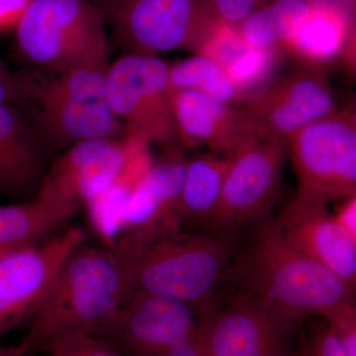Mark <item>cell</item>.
<instances>
[{
  "instance_id": "10",
  "label": "cell",
  "mask_w": 356,
  "mask_h": 356,
  "mask_svg": "<svg viewBox=\"0 0 356 356\" xmlns=\"http://www.w3.org/2000/svg\"><path fill=\"white\" fill-rule=\"evenodd\" d=\"M296 324L238 290L200 320L198 339L205 356H298L291 350Z\"/></svg>"
},
{
  "instance_id": "12",
  "label": "cell",
  "mask_w": 356,
  "mask_h": 356,
  "mask_svg": "<svg viewBox=\"0 0 356 356\" xmlns=\"http://www.w3.org/2000/svg\"><path fill=\"white\" fill-rule=\"evenodd\" d=\"M261 139L287 140L336 112V97L324 67L302 64L241 105Z\"/></svg>"
},
{
  "instance_id": "39",
  "label": "cell",
  "mask_w": 356,
  "mask_h": 356,
  "mask_svg": "<svg viewBox=\"0 0 356 356\" xmlns=\"http://www.w3.org/2000/svg\"><path fill=\"white\" fill-rule=\"evenodd\" d=\"M2 67H4V64L1 62V60H0V69H1Z\"/></svg>"
},
{
  "instance_id": "4",
  "label": "cell",
  "mask_w": 356,
  "mask_h": 356,
  "mask_svg": "<svg viewBox=\"0 0 356 356\" xmlns=\"http://www.w3.org/2000/svg\"><path fill=\"white\" fill-rule=\"evenodd\" d=\"M104 10L89 0H33L15 28L16 51L51 74L109 65Z\"/></svg>"
},
{
  "instance_id": "21",
  "label": "cell",
  "mask_w": 356,
  "mask_h": 356,
  "mask_svg": "<svg viewBox=\"0 0 356 356\" xmlns=\"http://www.w3.org/2000/svg\"><path fill=\"white\" fill-rule=\"evenodd\" d=\"M154 161L152 145L143 140L113 182L84 205L91 227L104 247L114 248L126 208Z\"/></svg>"
},
{
  "instance_id": "32",
  "label": "cell",
  "mask_w": 356,
  "mask_h": 356,
  "mask_svg": "<svg viewBox=\"0 0 356 356\" xmlns=\"http://www.w3.org/2000/svg\"><path fill=\"white\" fill-rule=\"evenodd\" d=\"M163 356H205L198 339V329L178 343L173 344Z\"/></svg>"
},
{
  "instance_id": "30",
  "label": "cell",
  "mask_w": 356,
  "mask_h": 356,
  "mask_svg": "<svg viewBox=\"0 0 356 356\" xmlns=\"http://www.w3.org/2000/svg\"><path fill=\"white\" fill-rule=\"evenodd\" d=\"M218 19L238 27L270 0H210Z\"/></svg>"
},
{
  "instance_id": "14",
  "label": "cell",
  "mask_w": 356,
  "mask_h": 356,
  "mask_svg": "<svg viewBox=\"0 0 356 356\" xmlns=\"http://www.w3.org/2000/svg\"><path fill=\"white\" fill-rule=\"evenodd\" d=\"M198 313L182 302L133 293L107 327L95 336L127 356H163L197 331Z\"/></svg>"
},
{
  "instance_id": "8",
  "label": "cell",
  "mask_w": 356,
  "mask_h": 356,
  "mask_svg": "<svg viewBox=\"0 0 356 356\" xmlns=\"http://www.w3.org/2000/svg\"><path fill=\"white\" fill-rule=\"evenodd\" d=\"M128 53L196 50L218 19L210 0H114L105 7Z\"/></svg>"
},
{
  "instance_id": "26",
  "label": "cell",
  "mask_w": 356,
  "mask_h": 356,
  "mask_svg": "<svg viewBox=\"0 0 356 356\" xmlns=\"http://www.w3.org/2000/svg\"><path fill=\"white\" fill-rule=\"evenodd\" d=\"M47 72L43 70L11 72L0 69V107L15 106L24 110L34 99Z\"/></svg>"
},
{
  "instance_id": "24",
  "label": "cell",
  "mask_w": 356,
  "mask_h": 356,
  "mask_svg": "<svg viewBox=\"0 0 356 356\" xmlns=\"http://www.w3.org/2000/svg\"><path fill=\"white\" fill-rule=\"evenodd\" d=\"M313 0H270L238 26L243 38L261 49L284 50L296 36Z\"/></svg>"
},
{
  "instance_id": "34",
  "label": "cell",
  "mask_w": 356,
  "mask_h": 356,
  "mask_svg": "<svg viewBox=\"0 0 356 356\" xmlns=\"http://www.w3.org/2000/svg\"><path fill=\"white\" fill-rule=\"evenodd\" d=\"M339 60L344 70L356 79V22L351 29Z\"/></svg>"
},
{
  "instance_id": "1",
  "label": "cell",
  "mask_w": 356,
  "mask_h": 356,
  "mask_svg": "<svg viewBox=\"0 0 356 356\" xmlns=\"http://www.w3.org/2000/svg\"><path fill=\"white\" fill-rule=\"evenodd\" d=\"M229 276L238 280V290L297 322L310 316L325 318L356 302V292L348 283L302 252L278 219L268 217L259 222Z\"/></svg>"
},
{
  "instance_id": "19",
  "label": "cell",
  "mask_w": 356,
  "mask_h": 356,
  "mask_svg": "<svg viewBox=\"0 0 356 356\" xmlns=\"http://www.w3.org/2000/svg\"><path fill=\"white\" fill-rule=\"evenodd\" d=\"M278 49H261L243 38L238 27L217 19L194 55L216 63L248 99L266 88L278 64Z\"/></svg>"
},
{
  "instance_id": "22",
  "label": "cell",
  "mask_w": 356,
  "mask_h": 356,
  "mask_svg": "<svg viewBox=\"0 0 356 356\" xmlns=\"http://www.w3.org/2000/svg\"><path fill=\"white\" fill-rule=\"evenodd\" d=\"M77 211L37 195L28 202L0 206V254L50 238Z\"/></svg>"
},
{
  "instance_id": "28",
  "label": "cell",
  "mask_w": 356,
  "mask_h": 356,
  "mask_svg": "<svg viewBox=\"0 0 356 356\" xmlns=\"http://www.w3.org/2000/svg\"><path fill=\"white\" fill-rule=\"evenodd\" d=\"M298 356H353L348 353L327 323L311 325Z\"/></svg>"
},
{
  "instance_id": "13",
  "label": "cell",
  "mask_w": 356,
  "mask_h": 356,
  "mask_svg": "<svg viewBox=\"0 0 356 356\" xmlns=\"http://www.w3.org/2000/svg\"><path fill=\"white\" fill-rule=\"evenodd\" d=\"M186 159L181 147L165 149L136 189L113 248L129 250L182 231L179 204Z\"/></svg>"
},
{
  "instance_id": "3",
  "label": "cell",
  "mask_w": 356,
  "mask_h": 356,
  "mask_svg": "<svg viewBox=\"0 0 356 356\" xmlns=\"http://www.w3.org/2000/svg\"><path fill=\"white\" fill-rule=\"evenodd\" d=\"M119 252L127 264L133 293L182 302L195 309L200 320L215 308V294L235 257L231 241L207 232L180 231Z\"/></svg>"
},
{
  "instance_id": "7",
  "label": "cell",
  "mask_w": 356,
  "mask_h": 356,
  "mask_svg": "<svg viewBox=\"0 0 356 356\" xmlns=\"http://www.w3.org/2000/svg\"><path fill=\"white\" fill-rule=\"evenodd\" d=\"M170 67L156 55L127 53L107 70L110 106L126 134L163 149L181 147L170 100Z\"/></svg>"
},
{
  "instance_id": "23",
  "label": "cell",
  "mask_w": 356,
  "mask_h": 356,
  "mask_svg": "<svg viewBox=\"0 0 356 356\" xmlns=\"http://www.w3.org/2000/svg\"><path fill=\"white\" fill-rule=\"evenodd\" d=\"M228 156L202 154L186 159L179 210L184 222L207 231L221 199Z\"/></svg>"
},
{
  "instance_id": "20",
  "label": "cell",
  "mask_w": 356,
  "mask_h": 356,
  "mask_svg": "<svg viewBox=\"0 0 356 356\" xmlns=\"http://www.w3.org/2000/svg\"><path fill=\"white\" fill-rule=\"evenodd\" d=\"M355 22L341 0H313L303 24L284 50L302 64L325 69L341 58Z\"/></svg>"
},
{
  "instance_id": "36",
  "label": "cell",
  "mask_w": 356,
  "mask_h": 356,
  "mask_svg": "<svg viewBox=\"0 0 356 356\" xmlns=\"http://www.w3.org/2000/svg\"><path fill=\"white\" fill-rule=\"evenodd\" d=\"M0 356H24L18 350L17 346L14 348H7V346L0 344Z\"/></svg>"
},
{
  "instance_id": "11",
  "label": "cell",
  "mask_w": 356,
  "mask_h": 356,
  "mask_svg": "<svg viewBox=\"0 0 356 356\" xmlns=\"http://www.w3.org/2000/svg\"><path fill=\"white\" fill-rule=\"evenodd\" d=\"M84 243L83 229L72 227L0 254V339L34 317L67 257Z\"/></svg>"
},
{
  "instance_id": "37",
  "label": "cell",
  "mask_w": 356,
  "mask_h": 356,
  "mask_svg": "<svg viewBox=\"0 0 356 356\" xmlns=\"http://www.w3.org/2000/svg\"><path fill=\"white\" fill-rule=\"evenodd\" d=\"M341 1L350 9V13H353L356 18V0H341Z\"/></svg>"
},
{
  "instance_id": "35",
  "label": "cell",
  "mask_w": 356,
  "mask_h": 356,
  "mask_svg": "<svg viewBox=\"0 0 356 356\" xmlns=\"http://www.w3.org/2000/svg\"><path fill=\"white\" fill-rule=\"evenodd\" d=\"M341 111L346 115L351 123L356 128V95L355 93L348 92L344 95L343 105H341Z\"/></svg>"
},
{
  "instance_id": "9",
  "label": "cell",
  "mask_w": 356,
  "mask_h": 356,
  "mask_svg": "<svg viewBox=\"0 0 356 356\" xmlns=\"http://www.w3.org/2000/svg\"><path fill=\"white\" fill-rule=\"evenodd\" d=\"M287 143L259 138L229 158L221 199L207 233L231 241L245 225L268 217L280 195Z\"/></svg>"
},
{
  "instance_id": "25",
  "label": "cell",
  "mask_w": 356,
  "mask_h": 356,
  "mask_svg": "<svg viewBox=\"0 0 356 356\" xmlns=\"http://www.w3.org/2000/svg\"><path fill=\"white\" fill-rule=\"evenodd\" d=\"M170 90L198 91L233 105H243L248 100L216 63L200 55L170 65Z\"/></svg>"
},
{
  "instance_id": "38",
  "label": "cell",
  "mask_w": 356,
  "mask_h": 356,
  "mask_svg": "<svg viewBox=\"0 0 356 356\" xmlns=\"http://www.w3.org/2000/svg\"><path fill=\"white\" fill-rule=\"evenodd\" d=\"M89 1L93 2V3L97 4L102 9H104L105 7L110 6L114 0H89Z\"/></svg>"
},
{
  "instance_id": "6",
  "label": "cell",
  "mask_w": 356,
  "mask_h": 356,
  "mask_svg": "<svg viewBox=\"0 0 356 356\" xmlns=\"http://www.w3.org/2000/svg\"><path fill=\"white\" fill-rule=\"evenodd\" d=\"M298 191L294 202L322 206L356 194V128L337 109L287 140Z\"/></svg>"
},
{
  "instance_id": "2",
  "label": "cell",
  "mask_w": 356,
  "mask_h": 356,
  "mask_svg": "<svg viewBox=\"0 0 356 356\" xmlns=\"http://www.w3.org/2000/svg\"><path fill=\"white\" fill-rule=\"evenodd\" d=\"M132 294L123 254L116 248L84 243L58 271L18 350L29 356L48 350L63 337L98 334Z\"/></svg>"
},
{
  "instance_id": "5",
  "label": "cell",
  "mask_w": 356,
  "mask_h": 356,
  "mask_svg": "<svg viewBox=\"0 0 356 356\" xmlns=\"http://www.w3.org/2000/svg\"><path fill=\"white\" fill-rule=\"evenodd\" d=\"M108 67L47 74L34 99L24 109L46 154H62L83 140L127 136L110 106Z\"/></svg>"
},
{
  "instance_id": "27",
  "label": "cell",
  "mask_w": 356,
  "mask_h": 356,
  "mask_svg": "<svg viewBox=\"0 0 356 356\" xmlns=\"http://www.w3.org/2000/svg\"><path fill=\"white\" fill-rule=\"evenodd\" d=\"M47 351L50 356H127L109 341L89 334L60 337Z\"/></svg>"
},
{
  "instance_id": "31",
  "label": "cell",
  "mask_w": 356,
  "mask_h": 356,
  "mask_svg": "<svg viewBox=\"0 0 356 356\" xmlns=\"http://www.w3.org/2000/svg\"><path fill=\"white\" fill-rule=\"evenodd\" d=\"M33 0H0V33L15 30Z\"/></svg>"
},
{
  "instance_id": "15",
  "label": "cell",
  "mask_w": 356,
  "mask_h": 356,
  "mask_svg": "<svg viewBox=\"0 0 356 356\" xmlns=\"http://www.w3.org/2000/svg\"><path fill=\"white\" fill-rule=\"evenodd\" d=\"M143 140L127 135L116 140H84L70 147L51 165V197L65 205H86L113 182Z\"/></svg>"
},
{
  "instance_id": "16",
  "label": "cell",
  "mask_w": 356,
  "mask_h": 356,
  "mask_svg": "<svg viewBox=\"0 0 356 356\" xmlns=\"http://www.w3.org/2000/svg\"><path fill=\"white\" fill-rule=\"evenodd\" d=\"M180 144L231 158L259 139L248 112L194 90L170 91Z\"/></svg>"
},
{
  "instance_id": "33",
  "label": "cell",
  "mask_w": 356,
  "mask_h": 356,
  "mask_svg": "<svg viewBox=\"0 0 356 356\" xmlns=\"http://www.w3.org/2000/svg\"><path fill=\"white\" fill-rule=\"evenodd\" d=\"M334 216L350 233L356 243V194L344 200L343 206Z\"/></svg>"
},
{
  "instance_id": "17",
  "label": "cell",
  "mask_w": 356,
  "mask_h": 356,
  "mask_svg": "<svg viewBox=\"0 0 356 356\" xmlns=\"http://www.w3.org/2000/svg\"><path fill=\"white\" fill-rule=\"evenodd\" d=\"M287 238L356 292V243L327 207L291 201L277 218Z\"/></svg>"
},
{
  "instance_id": "29",
  "label": "cell",
  "mask_w": 356,
  "mask_h": 356,
  "mask_svg": "<svg viewBox=\"0 0 356 356\" xmlns=\"http://www.w3.org/2000/svg\"><path fill=\"white\" fill-rule=\"evenodd\" d=\"M324 318L344 348L356 356V302L337 309Z\"/></svg>"
},
{
  "instance_id": "18",
  "label": "cell",
  "mask_w": 356,
  "mask_h": 356,
  "mask_svg": "<svg viewBox=\"0 0 356 356\" xmlns=\"http://www.w3.org/2000/svg\"><path fill=\"white\" fill-rule=\"evenodd\" d=\"M44 156L38 134L24 110L0 107V193H37L47 172Z\"/></svg>"
}]
</instances>
